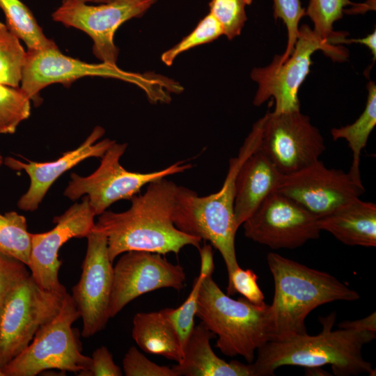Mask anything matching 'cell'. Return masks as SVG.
Listing matches in <instances>:
<instances>
[{"label":"cell","mask_w":376,"mask_h":376,"mask_svg":"<svg viewBox=\"0 0 376 376\" xmlns=\"http://www.w3.org/2000/svg\"><path fill=\"white\" fill-rule=\"evenodd\" d=\"M224 35L221 26L209 13L196 25L195 29L184 37L178 43L164 52L161 56L162 62L171 65L181 53L198 45L210 42Z\"/></svg>","instance_id":"cell-30"},{"label":"cell","mask_w":376,"mask_h":376,"mask_svg":"<svg viewBox=\"0 0 376 376\" xmlns=\"http://www.w3.org/2000/svg\"><path fill=\"white\" fill-rule=\"evenodd\" d=\"M185 279L183 267L170 263L162 254L142 251L123 253L113 267L110 318L147 292L167 288L182 290Z\"/></svg>","instance_id":"cell-15"},{"label":"cell","mask_w":376,"mask_h":376,"mask_svg":"<svg viewBox=\"0 0 376 376\" xmlns=\"http://www.w3.org/2000/svg\"><path fill=\"white\" fill-rule=\"evenodd\" d=\"M359 43L366 45L370 50L374 60L376 58V30L363 38L346 39L345 43Z\"/></svg>","instance_id":"cell-38"},{"label":"cell","mask_w":376,"mask_h":376,"mask_svg":"<svg viewBox=\"0 0 376 376\" xmlns=\"http://www.w3.org/2000/svg\"><path fill=\"white\" fill-rule=\"evenodd\" d=\"M214 336L202 322L194 327L182 360L172 367L178 376H254L252 363L226 362L217 357L210 345Z\"/></svg>","instance_id":"cell-21"},{"label":"cell","mask_w":376,"mask_h":376,"mask_svg":"<svg viewBox=\"0 0 376 376\" xmlns=\"http://www.w3.org/2000/svg\"><path fill=\"white\" fill-rule=\"evenodd\" d=\"M320 230L349 246H376V205L352 199L317 220Z\"/></svg>","instance_id":"cell-20"},{"label":"cell","mask_w":376,"mask_h":376,"mask_svg":"<svg viewBox=\"0 0 376 376\" xmlns=\"http://www.w3.org/2000/svg\"><path fill=\"white\" fill-rule=\"evenodd\" d=\"M257 280L258 276L253 270L243 269L239 266L228 280L227 295L230 296L238 292L254 304H263L265 296Z\"/></svg>","instance_id":"cell-35"},{"label":"cell","mask_w":376,"mask_h":376,"mask_svg":"<svg viewBox=\"0 0 376 376\" xmlns=\"http://www.w3.org/2000/svg\"><path fill=\"white\" fill-rule=\"evenodd\" d=\"M273 15L275 19H280L287 28L288 42L286 49L279 56L280 62L285 61L293 51L299 35V24L305 16V8L300 0H272Z\"/></svg>","instance_id":"cell-32"},{"label":"cell","mask_w":376,"mask_h":376,"mask_svg":"<svg viewBox=\"0 0 376 376\" xmlns=\"http://www.w3.org/2000/svg\"><path fill=\"white\" fill-rule=\"evenodd\" d=\"M31 115V100L19 87L0 83V134H14Z\"/></svg>","instance_id":"cell-29"},{"label":"cell","mask_w":376,"mask_h":376,"mask_svg":"<svg viewBox=\"0 0 376 376\" xmlns=\"http://www.w3.org/2000/svg\"><path fill=\"white\" fill-rule=\"evenodd\" d=\"M86 253L78 283L72 289V299L83 322L81 336L91 337L102 330L109 315L113 267L105 235L94 226L86 237Z\"/></svg>","instance_id":"cell-13"},{"label":"cell","mask_w":376,"mask_h":376,"mask_svg":"<svg viewBox=\"0 0 376 376\" xmlns=\"http://www.w3.org/2000/svg\"><path fill=\"white\" fill-rule=\"evenodd\" d=\"M31 233L25 217L10 211L0 214V252L14 257L27 267L30 263Z\"/></svg>","instance_id":"cell-26"},{"label":"cell","mask_w":376,"mask_h":376,"mask_svg":"<svg viewBox=\"0 0 376 376\" xmlns=\"http://www.w3.org/2000/svg\"><path fill=\"white\" fill-rule=\"evenodd\" d=\"M91 364L85 370L79 372L80 376H121L123 372L116 364L113 356L106 346L97 348L91 357Z\"/></svg>","instance_id":"cell-36"},{"label":"cell","mask_w":376,"mask_h":376,"mask_svg":"<svg viewBox=\"0 0 376 376\" xmlns=\"http://www.w3.org/2000/svg\"><path fill=\"white\" fill-rule=\"evenodd\" d=\"M335 315L322 319V331L318 335L307 333L284 341H269L257 350L251 363L254 376L273 375L283 366L305 368H320L330 364L339 376L358 375L375 369L362 355L363 346L375 338L376 333L340 329L331 331Z\"/></svg>","instance_id":"cell-3"},{"label":"cell","mask_w":376,"mask_h":376,"mask_svg":"<svg viewBox=\"0 0 376 376\" xmlns=\"http://www.w3.org/2000/svg\"><path fill=\"white\" fill-rule=\"evenodd\" d=\"M196 316L218 336L216 347L223 354L240 355L249 363L253 362L255 352L272 340L270 306L231 298L212 275L202 283Z\"/></svg>","instance_id":"cell-5"},{"label":"cell","mask_w":376,"mask_h":376,"mask_svg":"<svg viewBox=\"0 0 376 376\" xmlns=\"http://www.w3.org/2000/svg\"><path fill=\"white\" fill-rule=\"evenodd\" d=\"M318 217L291 198L271 193L242 224L244 235L272 249H295L318 239Z\"/></svg>","instance_id":"cell-12"},{"label":"cell","mask_w":376,"mask_h":376,"mask_svg":"<svg viewBox=\"0 0 376 376\" xmlns=\"http://www.w3.org/2000/svg\"><path fill=\"white\" fill-rule=\"evenodd\" d=\"M178 185L166 178L148 184L143 194L134 196L130 207L121 212L104 211L95 228L107 240L113 263L118 256L131 251L165 255L178 254L186 246L198 249L202 240L180 230L174 224Z\"/></svg>","instance_id":"cell-1"},{"label":"cell","mask_w":376,"mask_h":376,"mask_svg":"<svg viewBox=\"0 0 376 376\" xmlns=\"http://www.w3.org/2000/svg\"><path fill=\"white\" fill-rule=\"evenodd\" d=\"M368 96L366 107L359 117L352 124L331 130L333 139H345L352 152V162L348 173L357 181L362 182L360 174L361 151L376 125V86L370 81L367 85Z\"/></svg>","instance_id":"cell-23"},{"label":"cell","mask_w":376,"mask_h":376,"mask_svg":"<svg viewBox=\"0 0 376 376\" xmlns=\"http://www.w3.org/2000/svg\"><path fill=\"white\" fill-rule=\"evenodd\" d=\"M127 146L125 143L115 141L101 157L99 167L88 176L72 173L63 195L71 201H76L86 195L96 216H99L113 203L124 199L130 200L146 185L185 172L192 167L191 164L179 161L157 171H130L120 164V159Z\"/></svg>","instance_id":"cell-7"},{"label":"cell","mask_w":376,"mask_h":376,"mask_svg":"<svg viewBox=\"0 0 376 376\" xmlns=\"http://www.w3.org/2000/svg\"><path fill=\"white\" fill-rule=\"evenodd\" d=\"M253 0H211L210 13L218 21L224 35L232 40L240 35L247 19L246 7Z\"/></svg>","instance_id":"cell-31"},{"label":"cell","mask_w":376,"mask_h":376,"mask_svg":"<svg viewBox=\"0 0 376 376\" xmlns=\"http://www.w3.org/2000/svg\"><path fill=\"white\" fill-rule=\"evenodd\" d=\"M301 205L318 218L365 191L348 172L329 169L320 159L304 169L282 175L276 189Z\"/></svg>","instance_id":"cell-16"},{"label":"cell","mask_w":376,"mask_h":376,"mask_svg":"<svg viewBox=\"0 0 376 376\" xmlns=\"http://www.w3.org/2000/svg\"><path fill=\"white\" fill-rule=\"evenodd\" d=\"M318 50L334 60L347 56L344 49L322 40L308 25H301L293 51L285 61L278 63L273 59L267 66L252 70L251 78L258 86L253 104L260 106L272 98L274 113L300 110L298 91L309 73L312 55Z\"/></svg>","instance_id":"cell-8"},{"label":"cell","mask_w":376,"mask_h":376,"mask_svg":"<svg viewBox=\"0 0 376 376\" xmlns=\"http://www.w3.org/2000/svg\"><path fill=\"white\" fill-rule=\"evenodd\" d=\"M132 336L145 352L180 363L184 356L178 335L169 318L167 308L139 312L132 320Z\"/></svg>","instance_id":"cell-22"},{"label":"cell","mask_w":376,"mask_h":376,"mask_svg":"<svg viewBox=\"0 0 376 376\" xmlns=\"http://www.w3.org/2000/svg\"><path fill=\"white\" fill-rule=\"evenodd\" d=\"M267 261L274 282L270 306L272 340L307 333L305 320L315 308L335 301H356L359 294L333 275L270 252Z\"/></svg>","instance_id":"cell-2"},{"label":"cell","mask_w":376,"mask_h":376,"mask_svg":"<svg viewBox=\"0 0 376 376\" xmlns=\"http://www.w3.org/2000/svg\"><path fill=\"white\" fill-rule=\"evenodd\" d=\"M104 130L96 126L85 141L77 148L64 152L56 160L37 162L26 159L24 162L7 157L3 164L14 171H24L30 179L28 190L17 201V207L26 212L36 210L54 182L64 173L90 157L101 158L115 142L109 139L97 141Z\"/></svg>","instance_id":"cell-18"},{"label":"cell","mask_w":376,"mask_h":376,"mask_svg":"<svg viewBox=\"0 0 376 376\" xmlns=\"http://www.w3.org/2000/svg\"><path fill=\"white\" fill-rule=\"evenodd\" d=\"M338 328L352 329L357 331L376 332V313L354 321H344L338 324Z\"/></svg>","instance_id":"cell-37"},{"label":"cell","mask_w":376,"mask_h":376,"mask_svg":"<svg viewBox=\"0 0 376 376\" xmlns=\"http://www.w3.org/2000/svg\"><path fill=\"white\" fill-rule=\"evenodd\" d=\"M3 160H4V159L3 158L1 154L0 153V166L3 163Z\"/></svg>","instance_id":"cell-40"},{"label":"cell","mask_w":376,"mask_h":376,"mask_svg":"<svg viewBox=\"0 0 376 376\" xmlns=\"http://www.w3.org/2000/svg\"><path fill=\"white\" fill-rule=\"evenodd\" d=\"M262 118L259 148L283 175L311 165L325 150L324 140L319 130L300 110L268 111Z\"/></svg>","instance_id":"cell-10"},{"label":"cell","mask_w":376,"mask_h":376,"mask_svg":"<svg viewBox=\"0 0 376 376\" xmlns=\"http://www.w3.org/2000/svg\"><path fill=\"white\" fill-rule=\"evenodd\" d=\"M79 318L67 292L56 315L40 327L28 347L2 368L5 375L36 376L49 369L79 373L88 368L91 357L82 354L72 327Z\"/></svg>","instance_id":"cell-6"},{"label":"cell","mask_w":376,"mask_h":376,"mask_svg":"<svg viewBox=\"0 0 376 376\" xmlns=\"http://www.w3.org/2000/svg\"><path fill=\"white\" fill-rule=\"evenodd\" d=\"M263 118L252 127L237 155L229 161V167L221 189L199 196L195 191L178 186L174 224L180 230L208 241L221 255L226 266L228 280L239 267L235 239L237 228L234 217L235 178L244 160L260 143Z\"/></svg>","instance_id":"cell-4"},{"label":"cell","mask_w":376,"mask_h":376,"mask_svg":"<svg viewBox=\"0 0 376 376\" xmlns=\"http://www.w3.org/2000/svg\"><path fill=\"white\" fill-rule=\"evenodd\" d=\"M96 216L86 196L80 203L54 217L56 226L49 231L31 233L30 269L31 276L42 288L66 293L59 281L62 262L58 259L61 246L72 238L86 237L95 226Z\"/></svg>","instance_id":"cell-17"},{"label":"cell","mask_w":376,"mask_h":376,"mask_svg":"<svg viewBox=\"0 0 376 376\" xmlns=\"http://www.w3.org/2000/svg\"><path fill=\"white\" fill-rule=\"evenodd\" d=\"M113 0H62V3H70V2H75V3H104L110 2Z\"/></svg>","instance_id":"cell-39"},{"label":"cell","mask_w":376,"mask_h":376,"mask_svg":"<svg viewBox=\"0 0 376 376\" xmlns=\"http://www.w3.org/2000/svg\"><path fill=\"white\" fill-rule=\"evenodd\" d=\"M66 293L41 288L31 275L11 292L0 311L1 370L28 347L40 327L56 315Z\"/></svg>","instance_id":"cell-9"},{"label":"cell","mask_w":376,"mask_h":376,"mask_svg":"<svg viewBox=\"0 0 376 376\" xmlns=\"http://www.w3.org/2000/svg\"><path fill=\"white\" fill-rule=\"evenodd\" d=\"M85 77L120 79L142 86L139 75L125 72L106 63H88L63 54L56 45L40 49H27L19 88L34 106L42 100L40 92L53 84L69 86Z\"/></svg>","instance_id":"cell-14"},{"label":"cell","mask_w":376,"mask_h":376,"mask_svg":"<svg viewBox=\"0 0 376 376\" xmlns=\"http://www.w3.org/2000/svg\"><path fill=\"white\" fill-rule=\"evenodd\" d=\"M123 368L126 376H178L173 368L151 361L134 346L126 352Z\"/></svg>","instance_id":"cell-34"},{"label":"cell","mask_w":376,"mask_h":376,"mask_svg":"<svg viewBox=\"0 0 376 376\" xmlns=\"http://www.w3.org/2000/svg\"><path fill=\"white\" fill-rule=\"evenodd\" d=\"M6 25L26 45L27 49H40L56 45L48 38L32 11L20 0H0Z\"/></svg>","instance_id":"cell-25"},{"label":"cell","mask_w":376,"mask_h":376,"mask_svg":"<svg viewBox=\"0 0 376 376\" xmlns=\"http://www.w3.org/2000/svg\"><path fill=\"white\" fill-rule=\"evenodd\" d=\"M350 0H310L305 15L313 22V31L331 45L345 43V33L335 32L333 25L341 19L347 6H359Z\"/></svg>","instance_id":"cell-27"},{"label":"cell","mask_w":376,"mask_h":376,"mask_svg":"<svg viewBox=\"0 0 376 376\" xmlns=\"http://www.w3.org/2000/svg\"><path fill=\"white\" fill-rule=\"evenodd\" d=\"M201 269L196 278L192 289L186 300L176 308H167L168 315L180 338L183 348L194 327L199 292L203 281L208 275H212L214 269L213 252L210 244L199 249Z\"/></svg>","instance_id":"cell-24"},{"label":"cell","mask_w":376,"mask_h":376,"mask_svg":"<svg viewBox=\"0 0 376 376\" xmlns=\"http://www.w3.org/2000/svg\"><path fill=\"white\" fill-rule=\"evenodd\" d=\"M26 52L19 38L0 22V83L19 87Z\"/></svg>","instance_id":"cell-28"},{"label":"cell","mask_w":376,"mask_h":376,"mask_svg":"<svg viewBox=\"0 0 376 376\" xmlns=\"http://www.w3.org/2000/svg\"><path fill=\"white\" fill-rule=\"evenodd\" d=\"M0 376H6L3 370L0 368Z\"/></svg>","instance_id":"cell-41"},{"label":"cell","mask_w":376,"mask_h":376,"mask_svg":"<svg viewBox=\"0 0 376 376\" xmlns=\"http://www.w3.org/2000/svg\"><path fill=\"white\" fill-rule=\"evenodd\" d=\"M155 0H113L90 5L61 3L52 19L86 33L93 40V53L102 63L116 66L119 49L114 43L117 29L126 21L142 16Z\"/></svg>","instance_id":"cell-11"},{"label":"cell","mask_w":376,"mask_h":376,"mask_svg":"<svg viewBox=\"0 0 376 376\" xmlns=\"http://www.w3.org/2000/svg\"><path fill=\"white\" fill-rule=\"evenodd\" d=\"M282 175L259 146L244 160L235 178L234 217L237 228L276 191Z\"/></svg>","instance_id":"cell-19"},{"label":"cell","mask_w":376,"mask_h":376,"mask_svg":"<svg viewBox=\"0 0 376 376\" xmlns=\"http://www.w3.org/2000/svg\"><path fill=\"white\" fill-rule=\"evenodd\" d=\"M18 259L0 252V311L11 292L31 275Z\"/></svg>","instance_id":"cell-33"}]
</instances>
